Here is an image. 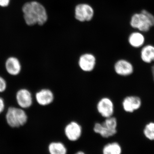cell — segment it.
<instances>
[{
	"label": "cell",
	"instance_id": "cell-1",
	"mask_svg": "<svg viewBox=\"0 0 154 154\" xmlns=\"http://www.w3.org/2000/svg\"><path fill=\"white\" fill-rule=\"evenodd\" d=\"M22 12L26 24L33 26L38 24L42 25L46 23L48 16L45 8L37 2H31L24 4Z\"/></svg>",
	"mask_w": 154,
	"mask_h": 154
},
{
	"label": "cell",
	"instance_id": "cell-2",
	"mask_svg": "<svg viewBox=\"0 0 154 154\" xmlns=\"http://www.w3.org/2000/svg\"><path fill=\"white\" fill-rule=\"evenodd\" d=\"M5 119L7 125L13 128L24 126L28 121L27 111L17 106H10L5 111Z\"/></svg>",
	"mask_w": 154,
	"mask_h": 154
},
{
	"label": "cell",
	"instance_id": "cell-3",
	"mask_svg": "<svg viewBox=\"0 0 154 154\" xmlns=\"http://www.w3.org/2000/svg\"><path fill=\"white\" fill-rule=\"evenodd\" d=\"M130 25L133 28L139 31L147 32L154 26V16L146 10H142L140 13L133 15Z\"/></svg>",
	"mask_w": 154,
	"mask_h": 154
},
{
	"label": "cell",
	"instance_id": "cell-4",
	"mask_svg": "<svg viewBox=\"0 0 154 154\" xmlns=\"http://www.w3.org/2000/svg\"><path fill=\"white\" fill-rule=\"evenodd\" d=\"M117 121L113 116L105 118L102 123L96 122L94 125V131L102 137L107 138L117 133Z\"/></svg>",
	"mask_w": 154,
	"mask_h": 154
},
{
	"label": "cell",
	"instance_id": "cell-5",
	"mask_svg": "<svg viewBox=\"0 0 154 154\" xmlns=\"http://www.w3.org/2000/svg\"><path fill=\"white\" fill-rule=\"evenodd\" d=\"M15 100L17 106L25 110L32 107L34 102L33 94L26 88L17 90L15 94Z\"/></svg>",
	"mask_w": 154,
	"mask_h": 154
},
{
	"label": "cell",
	"instance_id": "cell-6",
	"mask_svg": "<svg viewBox=\"0 0 154 154\" xmlns=\"http://www.w3.org/2000/svg\"><path fill=\"white\" fill-rule=\"evenodd\" d=\"M33 97L36 104L43 107L50 106L55 100L53 91L50 88H41L36 91Z\"/></svg>",
	"mask_w": 154,
	"mask_h": 154
},
{
	"label": "cell",
	"instance_id": "cell-7",
	"mask_svg": "<svg viewBox=\"0 0 154 154\" xmlns=\"http://www.w3.org/2000/svg\"><path fill=\"white\" fill-rule=\"evenodd\" d=\"M4 66L7 73L11 76H17L22 71V62L16 56L11 55L7 57Z\"/></svg>",
	"mask_w": 154,
	"mask_h": 154
},
{
	"label": "cell",
	"instance_id": "cell-8",
	"mask_svg": "<svg viewBox=\"0 0 154 154\" xmlns=\"http://www.w3.org/2000/svg\"><path fill=\"white\" fill-rule=\"evenodd\" d=\"M94 15V9L88 4H79L75 8V18L79 22L90 21L93 19Z\"/></svg>",
	"mask_w": 154,
	"mask_h": 154
},
{
	"label": "cell",
	"instance_id": "cell-9",
	"mask_svg": "<svg viewBox=\"0 0 154 154\" xmlns=\"http://www.w3.org/2000/svg\"><path fill=\"white\" fill-rule=\"evenodd\" d=\"M65 135L68 140L75 142L79 140L82 134V127L78 122L72 121L65 127Z\"/></svg>",
	"mask_w": 154,
	"mask_h": 154
},
{
	"label": "cell",
	"instance_id": "cell-10",
	"mask_svg": "<svg viewBox=\"0 0 154 154\" xmlns=\"http://www.w3.org/2000/svg\"><path fill=\"white\" fill-rule=\"evenodd\" d=\"M97 110L102 117L105 118L111 117L114 113V104L110 98L104 97L97 103Z\"/></svg>",
	"mask_w": 154,
	"mask_h": 154
},
{
	"label": "cell",
	"instance_id": "cell-11",
	"mask_svg": "<svg viewBox=\"0 0 154 154\" xmlns=\"http://www.w3.org/2000/svg\"><path fill=\"white\" fill-rule=\"evenodd\" d=\"M78 63L80 68L83 71L92 72L96 66V58L92 54H84L80 57Z\"/></svg>",
	"mask_w": 154,
	"mask_h": 154
},
{
	"label": "cell",
	"instance_id": "cell-12",
	"mask_svg": "<svg viewBox=\"0 0 154 154\" xmlns=\"http://www.w3.org/2000/svg\"><path fill=\"white\" fill-rule=\"evenodd\" d=\"M141 99L135 96H128L123 99L122 106L123 110L127 113H132L140 108L142 106Z\"/></svg>",
	"mask_w": 154,
	"mask_h": 154
},
{
	"label": "cell",
	"instance_id": "cell-13",
	"mask_svg": "<svg viewBox=\"0 0 154 154\" xmlns=\"http://www.w3.org/2000/svg\"><path fill=\"white\" fill-rule=\"evenodd\" d=\"M114 71L117 75L122 76H128L132 74L134 68L131 63L126 60H119L116 62Z\"/></svg>",
	"mask_w": 154,
	"mask_h": 154
},
{
	"label": "cell",
	"instance_id": "cell-14",
	"mask_svg": "<svg viewBox=\"0 0 154 154\" xmlns=\"http://www.w3.org/2000/svg\"><path fill=\"white\" fill-rule=\"evenodd\" d=\"M140 57L145 63L149 64L154 62V46L148 45L143 47L141 50Z\"/></svg>",
	"mask_w": 154,
	"mask_h": 154
},
{
	"label": "cell",
	"instance_id": "cell-15",
	"mask_svg": "<svg viewBox=\"0 0 154 154\" xmlns=\"http://www.w3.org/2000/svg\"><path fill=\"white\" fill-rule=\"evenodd\" d=\"M128 42L132 47L139 48L144 44L145 37L140 32H133L128 37Z\"/></svg>",
	"mask_w": 154,
	"mask_h": 154
},
{
	"label": "cell",
	"instance_id": "cell-16",
	"mask_svg": "<svg viewBox=\"0 0 154 154\" xmlns=\"http://www.w3.org/2000/svg\"><path fill=\"white\" fill-rule=\"evenodd\" d=\"M50 154H67V149L63 143L61 142H52L48 146Z\"/></svg>",
	"mask_w": 154,
	"mask_h": 154
},
{
	"label": "cell",
	"instance_id": "cell-17",
	"mask_svg": "<svg viewBox=\"0 0 154 154\" xmlns=\"http://www.w3.org/2000/svg\"><path fill=\"white\" fill-rule=\"evenodd\" d=\"M121 145L116 142L106 144L102 149V154H122Z\"/></svg>",
	"mask_w": 154,
	"mask_h": 154
},
{
	"label": "cell",
	"instance_id": "cell-18",
	"mask_svg": "<svg viewBox=\"0 0 154 154\" xmlns=\"http://www.w3.org/2000/svg\"><path fill=\"white\" fill-rule=\"evenodd\" d=\"M144 135L150 140L154 141V122H151L146 125L143 130Z\"/></svg>",
	"mask_w": 154,
	"mask_h": 154
},
{
	"label": "cell",
	"instance_id": "cell-19",
	"mask_svg": "<svg viewBox=\"0 0 154 154\" xmlns=\"http://www.w3.org/2000/svg\"><path fill=\"white\" fill-rule=\"evenodd\" d=\"M8 88V82L7 80L3 76L0 75V94L5 92Z\"/></svg>",
	"mask_w": 154,
	"mask_h": 154
},
{
	"label": "cell",
	"instance_id": "cell-20",
	"mask_svg": "<svg viewBox=\"0 0 154 154\" xmlns=\"http://www.w3.org/2000/svg\"><path fill=\"white\" fill-rule=\"evenodd\" d=\"M6 109L5 102V99L0 96V115L2 114Z\"/></svg>",
	"mask_w": 154,
	"mask_h": 154
},
{
	"label": "cell",
	"instance_id": "cell-21",
	"mask_svg": "<svg viewBox=\"0 0 154 154\" xmlns=\"http://www.w3.org/2000/svg\"><path fill=\"white\" fill-rule=\"evenodd\" d=\"M11 0H0V6L3 8L8 7L10 4Z\"/></svg>",
	"mask_w": 154,
	"mask_h": 154
},
{
	"label": "cell",
	"instance_id": "cell-22",
	"mask_svg": "<svg viewBox=\"0 0 154 154\" xmlns=\"http://www.w3.org/2000/svg\"><path fill=\"white\" fill-rule=\"evenodd\" d=\"M151 71L152 73V75L153 79H154V65L152 66Z\"/></svg>",
	"mask_w": 154,
	"mask_h": 154
},
{
	"label": "cell",
	"instance_id": "cell-23",
	"mask_svg": "<svg viewBox=\"0 0 154 154\" xmlns=\"http://www.w3.org/2000/svg\"><path fill=\"white\" fill-rule=\"evenodd\" d=\"M75 154H86L85 152L82 151H79L76 152Z\"/></svg>",
	"mask_w": 154,
	"mask_h": 154
},
{
	"label": "cell",
	"instance_id": "cell-24",
	"mask_svg": "<svg viewBox=\"0 0 154 154\" xmlns=\"http://www.w3.org/2000/svg\"><path fill=\"white\" fill-rule=\"evenodd\" d=\"M153 80H154V79H153Z\"/></svg>",
	"mask_w": 154,
	"mask_h": 154
}]
</instances>
